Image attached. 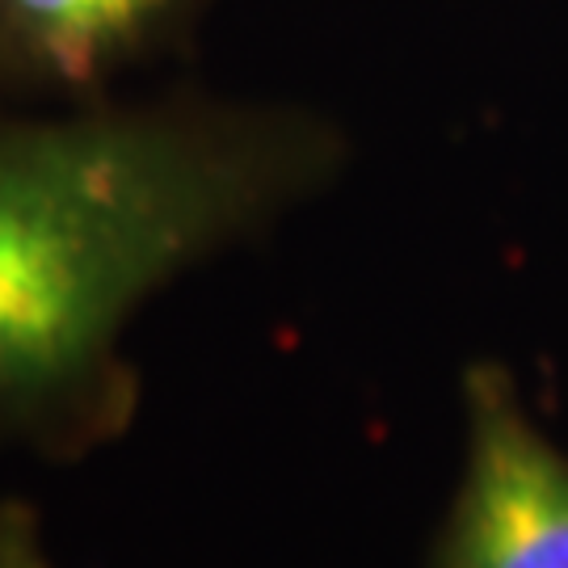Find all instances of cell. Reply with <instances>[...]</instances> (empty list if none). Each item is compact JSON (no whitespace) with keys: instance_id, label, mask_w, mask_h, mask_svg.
<instances>
[{"instance_id":"1","label":"cell","mask_w":568,"mask_h":568,"mask_svg":"<svg viewBox=\"0 0 568 568\" xmlns=\"http://www.w3.org/2000/svg\"><path fill=\"white\" fill-rule=\"evenodd\" d=\"M328 161L321 131L253 110L0 122V450L72 464L122 438L135 312L257 236Z\"/></svg>"},{"instance_id":"2","label":"cell","mask_w":568,"mask_h":568,"mask_svg":"<svg viewBox=\"0 0 568 568\" xmlns=\"http://www.w3.org/2000/svg\"><path fill=\"white\" fill-rule=\"evenodd\" d=\"M464 467L429 568H568V450L506 366L464 371Z\"/></svg>"},{"instance_id":"3","label":"cell","mask_w":568,"mask_h":568,"mask_svg":"<svg viewBox=\"0 0 568 568\" xmlns=\"http://www.w3.org/2000/svg\"><path fill=\"white\" fill-rule=\"evenodd\" d=\"M178 0H0V60L30 81L89 84L140 47Z\"/></svg>"},{"instance_id":"4","label":"cell","mask_w":568,"mask_h":568,"mask_svg":"<svg viewBox=\"0 0 568 568\" xmlns=\"http://www.w3.org/2000/svg\"><path fill=\"white\" fill-rule=\"evenodd\" d=\"M0 568H55L47 556L39 506L26 497H0Z\"/></svg>"}]
</instances>
